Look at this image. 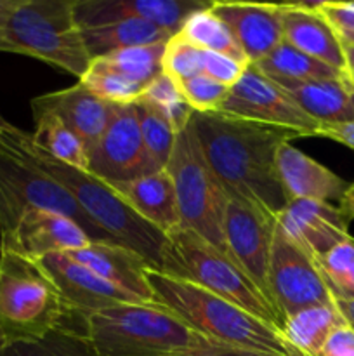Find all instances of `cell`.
Wrapping results in <instances>:
<instances>
[{"mask_svg":"<svg viewBox=\"0 0 354 356\" xmlns=\"http://www.w3.org/2000/svg\"><path fill=\"white\" fill-rule=\"evenodd\" d=\"M191 122L205 159L226 191L257 200L274 214L283 211L288 198L278 179L276 153L285 143L301 138L297 132L219 111H194Z\"/></svg>","mask_w":354,"mask_h":356,"instance_id":"6da1fadb","label":"cell"},{"mask_svg":"<svg viewBox=\"0 0 354 356\" xmlns=\"http://www.w3.org/2000/svg\"><path fill=\"white\" fill-rule=\"evenodd\" d=\"M0 146L58 181L71 193L83 212L115 242L134 250L148 261L149 266L160 270L162 247L167 235L139 218L99 177L52 159L35 146L30 132L21 131L7 120L0 122Z\"/></svg>","mask_w":354,"mask_h":356,"instance_id":"7a4b0ae2","label":"cell"},{"mask_svg":"<svg viewBox=\"0 0 354 356\" xmlns=\"http://www.w3.org/2000/svg\"><path fill=\"white\" fill-rule=\"evenodd\" d=\"M146 280L153 305L169 309L187 327L215 343L281 356H302L278 327L193 282L155 268L146 270Z\"/></svg>","mask_w":354,"mask_h":356,"instance_id":"3957f363","label":"cell"},{"mask_svg":"<svg viewBox=\"0 0 354 356\" xmlns=\"http://www.w3.org/2000/svg\"><path fill=\"white\" fill-rule=\"evenodd\" d=\"M78 316L96 356H191L221 346L153 302L121 305Z\"/></svg>","mask_w":354,"mask_h":356,"instance_id":"277c9868","label":"cell"},{"mask_svg":"<svg viewBox=\"0 0 354 356\" xmlns=\"http://www.w3.org/2000/svg\"><path fill=\"white\" fill-rule=\"evenodd\" d=\"M73 315L37 259L0 245V346L42 339Z\"/></svg>","mask_w":354,"mask_h":356,"instance_id":"5b68a950","label":"cell"},{"mask_svg":"<svg viewBox=\"0 0 354 356\" xmlns=\"http://www.w3.org/2000/svg\"><path fill=\"white\" fill-rule=\"evenodd\" d=\"M76 0H21L0 30V52L40 59L82 79L92 58L75 19Z\"/></svg>","mask_w":354,"mask_h":356,"instance_id":"8992f818","label":"cell"},{"mask_svg":"<svg viewBox=\"0 0 354 356\" xmlns=\"http://www.w3.org/2000/svg\"><path fill=\"white\" fill-rule=\"evenodd\" d=\"M160 271L193 282L280 330L283 327L280 315L260 289L226 254L191 229L177 228L167 235Z\"/></svg>","mask_w":354,"mask_h":356,"instance_id":"52a82bcc","label":"cell"},{"mask_svg":"<svg viewBox=\"0 0 354 356\" xmlns=\"http://www.w3.org/2000/svg\"><path fill=\"white\" fill-rule=\"evenodd\" d=\"M165 170L176 190L180 228L191 229L229 257L224 238L228 191L205 159L193 122L176 134Z\"/></svg>","mask_w":354,"mask_h":356,"instance_id":"ba28073f","label":"cell"},{"mask_svg":"<svg viewBox=\"0 0 354 356\" xmlns=\"http://www.w3.org/2000/svg\"><path fill=\"white\" fill-rule=\"evenodd\" d=\"M51 211L75 221L92 242L118 243L83 212L65 186L0 146V235L12 232L24 209Z\"/></svg>","mask_w":354,"mask_h":356,"instance_id":"9c48e42d","label":"cell"},{"mask_svg":"<svg viewBox=\"0 0 354 356\" xmlns=\"http://www.w3.org/2000/svg\"><path fill=\"white\" fill-rule=\"evenodd\" d=\"M267 296L281 322L309 306L335 305L314 259L280 226H276L271 247Z\"/></svg>","mask_w":354,"mask_h":356,"instance_id":"30bf717a","label":"cell"},{"mask_svg":"<svg viewBox=\"0 0 354 356\" xmlns=\"http://www.w3.org/2000/svg\"><path fill=\"white\" fill-rule=\"evenodd\" d=\"M276 226V214L266 205L228 191L224 238L229 257L260 289L267 301V268Z\"/></svg>","mask_w":354,"mask_h":356,"instance_id":"8fae6325","label":"cell"},{"mask_svg":"<svg viewBox=\"0 0 354 356\" xmlns=\"http://www.w3.org/2000/svg\"><path fill=\"white\" fill-rule=\"evenodd\" d=\"M219 113L245 118L297 132L301 138H318L321 125L312 120L292 94L248 65L238 82L229 87Z\"/></svg>","mask_w":354,"mask_h":356,"instance_id":"7c38bea8","label":"cell"},{"mask_svg":"<svg viewBox=\"0 0 354 356\" xmlns=\"http://www.w3.org/2000/svg\"><path fill=\"white\" fill-rule=\"evenodd\" d=\"M89 172L101 181H128L153 172L134 103L113 104L106 129L89 152Z\"/></svg>","mask_w":354,"mask_h":356,"instance_id":"4fadbf2b","label":"cell"},{"mask_svg":"<svg viewBox=\"0 0 354 356\" xmlns=\"http://www.w3.org/2000/svg\"><path fill=\"white\" fill-rule=\"evenodd\" d=\"M210 6L212 0H76L75 19L82 30L142 19L177 35L191 14Z\"/></svg>","mask_w":354,"mask_h":356,"instance_id":"5bb4252c","label":"cell"},{"mask_svg":"<svg viewBox=\"0 0 354 356\" xmlns=\"http://www.w3.org/2000/svg\"><path fill=\"white\" fill-rule=\"evenodd\" d=\"M90 243L92 240L75 221L33 207L24 209L12 232L0 235V245L31 259H42L49 254H68L85 249Z\"/></svg>","mask_w":354,"mask_h":356,"instance_id":"9a60e30c","label":"cell"},{"mask_svg":"<svg viewBox=\"0 0 354 356\" xmlns=\"http://www.w3.org/2000/svg\"><path fill=\"white\" fill-rule=\"evenodd\" d=\"M37 261L51 275L65 301L76 315L142 302L128 292L111 285L83 264L76 263L68 254H49Z\"/></svg>","mask_w":354,"mask_h":356,"instance_id":"2e32d148","label":"cell"},{"mask_svg":"<svg viewBox=\"0 0 354 356\" xmlns=\"http://www.w3.org/2000/svg\"><path fill=\"white\" fill-rule=\"evenodd\" d=\"M278 226L312 259L351 238L349 221L333 204L290 200L276 214Z\"/></svg>","mask_w":354,"mask_h":356,"instance_id":"e0dca14e","label":"cell"},{"mask_svg":"<svg viewBox=\"0 0 354 356\" xmlns=\"http://www.w3.org/2000/svg\"><path fill=\"white\" fill-rule=\"evenodd\" d=\"M212 10L228 24L250 65L259 63L283 44L281 3L212 0Z\"/></svg>","mask_w":354,"mask_h":356,"instance_id":"ac0fdd59","label":"cell"},{"mask_svg":"<svg viewBox=\"0 0 354 356\" xmlns=\"http://www.w3.org/2000/svg\"><path fill=\"white\" fill-rule=\"evenodd\" d=\"M33 113H52L83 141L87 152L96 146L106 129L113 103L94 96L82 83L37 96L30 103Z\"/></svg>","mask_w":354,"mask_h":356,"instance_id":"d6986e66","label":"cell"},{"mask_svg":"<svg viewBox=\"0 0 354 356\" xmlns=\"http://www.w3.org/2000/svg\"><path fill=\"white\" fill-rule=\"evenodd\" d=\"M276 174L288 202L318 200L339 205L351 184L292 143L278 149Z\"/></svg>","mask_w":354,"mask_h":356,"instance_id":"ffe728a7","label":"cell"},{"mask_svg":"<svg viewBox=\"0 0 354 356\" xmlns=\"http://www.w3.org/2000/svg\"><path fill=\"white\" fill-rule=\"evenodd\" d=\"M283 42L311 58L346 72L342 40L316 9V2L281 3Z\"/></svg>","mask_w":354,"mask_h":356,"instance_id":"44dd1931","label":"cell"},{"mask_svg":"<svg viewBox=\"0 0 354 356\" xmlns=\"http://www.w3.org/2000/svg\"><path fill=\"white\" fill-rule=\"evenodd\" d=\"M139 218L169 235L180 228L176 190L167 170L146 174L128 181H103Z\"/></svg>","mask_w":354,"mask_h":356,"instance_id":"7402d4cb","label":"cell"},{"mask_svg":"<svg viewBox=\"0 0 354 356\" xmlns=\"http://www.w3.org/2000/svg\"><path fill=\"white\" fill-rule=\"evenodd\" d=\"M68 256L139 301L153 302L151 289L146 280V270L151 266L134 250L120 243L92 242L85 249L68 252Z\"/></svg>","mask_w":354,"mask_h":356,"instance_id":"603a6c76","label":"cell"},{"mask_svg":"<svg viewBox=\"0 0 354 356\" xmlns=\"http://www.w3.org/2000/svg\"><path fill=\"white\" fill-rule=\"evenodd\" d=\"M283 89L319 125L354 122V92L344 82V76L339 80L292 83Z\"/></svg>","mask_w":354,"mask_h":356,"instance_id":"cb8c5ba5","label":"cell"},{"mask_svg":"<svg viewBox=\"0 0 354 356\" xmlns=\"http://www.w3.org/2000/svg\"><path fill=\"white\" fill-rule=\"evenodd\" d=\"M82 37L89 56L96 59L118 49L167 44L174 35L149 21L124 19L104 26L83 28Z\"/></svg>","mask_w":354,"mask_h":356,"instance_id":"d4e9b609","label":"cell"},{"mask_svg":"<svg viewBox=\"0 0 354 356\" xmlns=\"http://www.w3.org/2000/svg\"><path fill=\"white\" fill-rule=\"evenodd\" d=\"M252 66L281 87L316 80H339L344 76V72L304 54L287 42Z\"/></svg>","mask_w":354,"mask_h":356,"instance_id":"484cf974","label":"cell"},{"mask_svg":"<svg viewBox=\"0 0 354 356\" xmlns=\"http://www.w3.org/2000/svg\"><path fill=\"white\" fill-rule=\"evenodd\" d=\"M344 323L335 305L309 306L285 318L281 332L302 356H319L330 334Z\"/></svg>","mask_w":354,"mask_h":356,"instance_id":"4316f807","label":"cell"},{"mask_svg":"<svg viewBox=\"0 0 354 356\" xmlns=\"http://www.w3.org/2000/svg\"><path fill=\"white\" fill-rule=\"evenodd\" d=\"M33 122L35 131L31 132V139L37 148L66 165L89 172V152L71 129L52 113H33Z\"/></svg>","mask_w":354,"mask_h":356,"instance_id":"83f0119b","label":"cell"},{"mask_svg":"<svg viewBox=\"0 0 354 356\" xmlns=\"http://www.w3.org/2000/svg\"><path fill=\"white\" fill-rule=\"evenodd\" d=\"M177 35L201 51L219 52V54L229 56L243 65H250L242 47L236 42L235 35L231 33L224 21L215 16L212 6L191 14Z\"/></svg>","mask_w":354,"mask_h":356,"instance_id":"f1b7e54d","label":"cell"},{"mask_svg":"<svg viewBox=\"0 0 354 356\" xmlns=\"http://www.w3.org/2000/svg\"><path fill=\"white\" fill-rule=\"evenodd\" d=\"M0 356H96L85 327L69 322L38 341H19L0 346Z\"/></svg>","mask_w":354,"mask_h":356,"instance_id":"f546056e","label":"cell"},{"mask_svg":"<svg viewBox=\"0 0 354 356\" xmlns=\"http://www.w3.org/2000/svg\"><path fill=\"white\" fill-rule=\"evenodd\" d=\"M135 111L139 118L142 145L153 172L165 170L172 153L176 131L172 129L165 115L146 101H135Z\"/></svg>","mask_w":354,"mask_h":356,"instance_id":"4dcf8cb0","label":"cell"},{"mask_svg":"<svg viewBox=\"0 0 354 356\" xmlns=\"http://www.w3.org/2000/svg\"><path fill=\"white\" fill-rule=\"evenodd\" d=\"M167 44H155V45H141V47H127L118 49V51L108 52L101 56V63L110 66L111 70L118 72L120 75L148 86L155 76L162 73V59L165 52Z\"/></svg>","mask_w":354,"mask_h":356,"instance_id":"1f68e13d","label":"cell"},{"mask_svg":"<svg viewBox=\"0 0 354 356\" xmlns=\"http://www.w3.org/2000/svg\"><path fill=\"white\" fill-rule=\"evenodd\" d=\"M330 294L335 301L354 299V238L339 243L314 259Z\"/></svg>","mask_w":354,"mask_h":356,"instance_id":"d6a6232c","label":"cell"},{"mask_svg":"<svg viewBox=\"0 0 354 356\" xmlns=\"http://www.w3.org/2000/svg\"><path fill=\"white\" fill-rule=\"evenodd\" d=\"M85 89H89L94 96L113 104H130L135 103L144 92V86L120 75L111 70L99 59L90 61L85 75L78 80Z\"/></svg>","mask_w":354,"mask_h":356,"instance_id":"836d02e7","label":"cell"},{"mask_svg":"<svg viewBox=\"0 0 354 356\" xmlns=\"http://www.w3.org/2000/svg\"><path fill=\"white\" fill-rule=\"evenodd\" d=\"M141 101L153 104L155 108H158L163 115L167 117V120L170 122L172 129L176 131V134L179 131H183L187 124L191 122L194 111L191 110L189 104L186 103V99L183 97L177 82H174L169 75L165 73H160L158 76L151 80L148 86L144 87V92L139 97ZM137 99V101H139Z\"/></svg>","mask_w":354,"mask_h":356,"instance_id":"e575fe53","label":"cell"},{"mask_svg":"<svg viewBox=\"0 0 354 356\" xmlns=\"http://www.w3.org/2000/svg\"><path fill=\"white\" fill-rule=\"evenodd\" d=\"M201 49L194 47L189 42L174 35L165 45L162 59V72L169 75L174 82H184V80L196 76L201 73Z\"/></svg>","mask_w":354,"mask_h":356,"instance_id":"d590c367","label":"cell"},{"mask_svg":"<svg viewBox=\"0 0 354 356\" xmlns=\"http://www.w3.org/2000/svg\"><path fill=\"white\" fill-rule=\"evenodd\" d=\"M177 86H179L186 103L196 113L219 111V108L222 106L229 92L228 86H222L217 80L210 79V76L203 75V73L191 76V79L184 80V82H179Z\"/></svg>","mask_w":354,"mask_h":356,"instance_id":"8d00e7d4","label":"cell"},{"mask_svg":"<svg viewBox=\"0 0 354 356\" xmlns=\"http://www.w3.org/2000/svg\"><path fill=\"white\" fill-rule=\"evenodd\" d=\"M246 68H248V65H243V63L236 61L226 54L210 51L201 52V73L217 80L222 86H235Z\"/></svg>","mask_w":354,"mask_h":356,"instance_id":"74e56055","label":"cell"},{"mask_svg":"<svg viewBox=\"0 0 354 356\" xmlns=\"http://www.w3.org/2000/svg\"><path fill=\"white\" fill-rule=\"evenodd\" d=\"M319 356H354V329L347 323L337 327L323 344Z\"/></svg>","mask_w":354,"mask_h":356,"instance_id":"f35d334b","label":"cell"},{"mask_svg":"<svg viewBox=\"0 0 354 356\" xmlns=\"http://www.w3.org/2000/svg\"><path fill=\"white\" fill-rule=\"evenodd\" d=\"M318 138L332 139V141L340 143V145L354 149V122L335 125H321L318 132Z\"/></svg>","mask_w":354,"mask_h":356,"instance_id":"ab89813d","label":"cell"},{"mask_svg":"<svg viewBox=\"0 0 354 356\" xmlns=\"http://www.w3.org/2000/svg\"><path fill=\"white\" fill-rule=\"evenodd\" d=\"M191 356H281V355L264 353V351L245 350V348L226 346V344H221V346H214V348H208V350L198 351V353H193Z\"/></svg>","mask_w":354,"mask_h":356,"instance_id":"60d3db41","label":"cell"},{"mask_svg":"<svg viewBox=\"0 0 354 356\" xmlns=\"http://www.w3.org/2000/svg\"><path fill=\"white\" fill-rule=\"evenodd\" d=\"M337 207L340 209V212H342L347 221H354V183L349 184V188H347Z\"/></svg>","mask_w":354,"mask_h":356,"instance_id":"b9f144b4","label":"cell"},{"mask_svg":"<svg viewBox=\"0 0 354 356\" xmlns=\"http://www.w3.org/2000/svg\"><path fill=\"white\" fill-rule=\"evenodd\" d=\"M21 0H0V30L7 24L9 17L17 9Z\"/></svg>","mask_w":354,"mask_h":356,"instance_id":"7bdbcfd3","label":"cell"},{"mask_svg":"<svg viewBox=\"0 0 354 356\" xmlns=\"http://www.w3.org/2000/svg\"><path fill=\"white\" fill-rule=\"evenodd\" d=\"M335 306L340 312V315L344 316L347 325L354 329V299H351V301H335Z\"/></svg>","mask_w":354,"mask_h":356,"instance_id":"ee69618b","label":"cell"},{"mask_svg":"<svg viewBox=\"0 0 354 356\" xmlns=\"http://www.w3.org/2000/svg\"><path fill=\"white\" fill-rule=\"evenodd\" d=\"M342 51L344 59H346V72L344 73H354V44L342 40Z\"/></svg>","mask_w":354,"mask_h":356,"instance_id":"f6af8a7d","label":"cell"},{"mask_svg":"<svg viewBox=\"0 0 354 356\" xmlns=\"http://www.w3.org/2000/svg\"><path fill=\"white\" fill-rule=\"evenodd\" d=\"M344 82H346L347 87L354 92V73H344Z\"/></svg>","mask_w":354,"mask_h":356,"instance_id":"bcb514c9","label":"cell"},{"mask_svg":"<svg viewBox=\"0 0 354 356\" xmlns=\"http://www.w3.org/2000/svg\"><path fill=\"white\" fill-rule=\"evenodd\" d=\"M340 40H344V42H349V44H354V33H351V35H346V37H340Z\"/></svg>","mask_w":354,"mask_h":356,"instance_id":"7dc6e473","label":"cell"},{"mask_svg":"<svg viewBox=\"0 0 354 356\" xmlns=\"http://www.w3.org/2000/svg\"><path fill=\"white\" fill-rule=\"evenodd\" d=\"M353 6H354V0H353Z\"/></svg>","mask_w":354,"mask_h":356,"instance_id":"c3c4849f","label":"cell"}]
</instances>
